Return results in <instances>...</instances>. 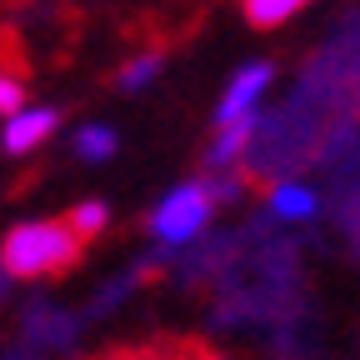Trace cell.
<instances>
[{
    "label": "cell",
    "instance_id": "cell-1",
    "mask_svg": "<svg viewBox=\"0 0 360 360\" xmlns=\"http://www.w3.org/2000/svg\"><path fill=\"white\" fill-rule=\"evenodd\" d=\"M80 260V236L65 220H20L0 245V270L15 281H40L60 276Z\"/></svg>",
    "mask_w": 360,
    "mask_h": 360
},
{
    "label": "cell",
    "instance_id": "cell-2",
    "mask_svg": "<svg viewBox=\"0 0 360 360\" xmlns=\"http://www.w3.org/2000/svg\"><path fill=\"white\" fill-rule=\"evenodd\" d=\"M220 200H215V186H210V175L205 180H180L175 191H165V200L150 210V240L165 245V250H191L205 231H210V220H215Z\"/></svg>",
    "mask_w": 360,
    "mask_h": 360
},
{
    "label": "cell",
    "instance_id": "cell-3",
    "mask_svg": "<svg viewBox=\"0 0 360 360\" xmlns=\"http://www.w3.org/2000/svg\"><path fill=\"white\" fill-rule=\"evenodd\" d=\"M270 85H276V65L270 60H250L231 75V85L220 90V105H215V130L225 125H255L265 120V96H270Z\"/></svg>",
    "mask_w": 360,
    "mask_h": 360
},
{
    "label": "cell",
    "instance_id": "cell-4",
    "mask_svg": "<svg viewBox=\"0 0 360 360\" xmlns=\"http://www.w3.org/2000/svg\"><path fill=\"white\" fill-rule=\"evenodd\" d=\"M56 125H60L56 105H25V110L0 120V150L6 155H30V150H40L56 135Z\"/></svg>",
    "mask_w": 360,
    "mask_h": 360
},
{
    "label": "cell",
    "instance_id": "cell-5",
    "mask_svg": "<svg viewBox=\"0 0 360 360\" xmlns=\"http://www.w3.org/2000/svg\"><path fill=\"white\" fill-rule=\"evenodd\" d=\"M265 205H270V215H276V220H285V225H305V220H315V215H321V195H315V191L305 186V180H295V175L270 180Z\"/></svg>",
    "mask_w": 360,
    "mask_h": 360
},
{
    "label": "cell",
    "instance_id": "cell-6",
    "mask_svg": "<svg viewBox=\"0 0 360 360\" xmlns=\"http://www.w3.org/2000/svg\"><path fill=\"white\" fill-rule=\"evenodd\" d=\"M70 146H75V155H80V160L105 165V160L120 150V135H115V125H105V120H85V125L70 135Z\"/></svg>",
    "mask_w": 360,
    "mask_h": 360
},
{
    "label": "cell",
    "instance_id": "cell-7",
    "mask_svg": "<svg viewBox=\"0 0 360 360\" xmlns=\"http://www.w3.org/2000/svg\"><path fill=\"white\" fill-rule=\"evenodd\" d=\"M160 65H165V56H160V51H141V56H130V60L120 65L115 85L125 90V96H135V90H146V85L160 75Z\"/></svg>",
    "mask_w": 360,
    "mask_h": 360
},
{
    "label": "cell",
    "instance_id": "cell-8",
    "mask_svg": "<svg viewBox=\"0 0 360 360\" xmlns=\"http://www.w3.org/2000/svg\"><path fill=\"white\" fill-rule=\"evenodd\" d=\"M255 30H270V25H285L300 15V0H245V11H240Z\"/></svg>",
    "mask_w": 360,
    "mask_h": 360
},
{
    "label": "cell",
    "instance_id": "cell-9",
    "mask_svg": "<svg viewBox=\"0 0 360 360\" xmlns=\"http://www.w3.org/2000/svg\"><path fill=\"white\" fill-rule=\"evenodd\" d=\"M65 225H70V231L80 236V245H85V240H96L105 225H110V205H105V200H80V205L65 215Z\"/></svg>",
    "mask_w": 360,
    "mask_h": 360
},
{
    "label": "cell",
    "instance_id": "cell-10",
    "mask_svg": "<svg viewBox=\"0 0 360 360\" xmlns=\"http://www.w3.org/2000/svg\"><path fill=\"white\" fill-rule=\"evenodd\" d=\"M15 110H25V75L15 60L0 56V115H15Z\"/></svg>",
    "mask_w": 360,
    "mask_h": 360
},
{
    "label": "cell",
    "instance_id": "cell-11",
    "mask_svg": "<svg viewBox=\"0 0 360 360\" xmlns=\"http://www.w3.org/2000/svg\"><path fill=\"white\" fill-rule=\"evenodd\" d=\"M105 360H180V350H115Z\"/></svg>",
    "mask_w": 360,
    "mask_h": 360
},
{
    "label": "cell",
    "instance_id": "cell-12",
    "mask_svg": "<svg viewBox=\"0 0 360 360\" xmlns=\"http://www.w3.org/2000/svg\"><path fill=\"white\" fill-rule=\"evenodd\" d=\"M180 360H225V355H210V350H180Z\"/></svg>",
    "mask_w": 360,
    "mask_h": 360
}]
</instances>
